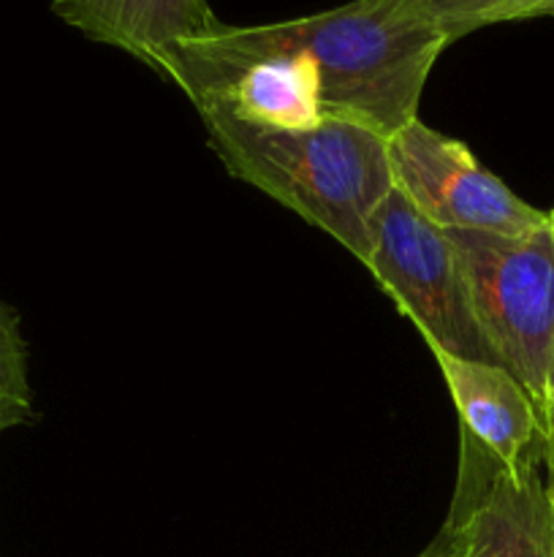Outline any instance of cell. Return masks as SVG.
Returning a JSON list of instances; mask_svg holds the SVG:
<instances>
[{
	"label": "cell",
	"mask_w": 554,
	"mask_h": 557,
	"mask_svg": "<svg viewBox=\"0 0 554 557\" xmlns=\"http://www.w3.org/2000/svg\"><path fill=\"white\" fill-rule=\"evenodd\" d=\"M228 174L272 196L364 264L380 205L394 190L389 139L367 125L326 120L304 131H261L201 112Z\"/></svg>",
	"instance_id": "1"
},
{
	"label": "cell",
	"mask_w": 554,
	"mask_h": 557,
	"mask_svg": "<svg viewBox=\"0 0 554 557\" xmlns=\"http://www.w3.org/2000/svg\"><path fill=\"white\" fill-rule=\"evenodd\" d=\"M494 364L527 389L541 435L554 422V237L449 232Z\"/></svg>",
	"instance_id": "2"
},
{
	"label": "cell",
	"mask_w": 554,
	"mask_h": 557,
	"mask_svg": "<svg viewBox=\"0 0 554 557\" xmlns=\"http://www.w3.org/2000/svg\"><path fill=\"white\" fill-rule=\"evenodd\" d=\"M364 267L416 324L429 351L494 364L478 330L459 250L445 228L429 223L396 188L375 215Z\"/></svg>",
	"instance_id": "3"
},
{
	"label": "cell",
	"mask_w": 554,
	"mask_h": 557,
	"mask_svg": "<svg viewBox=\"0 0 554 557\" xmlns=\"http://www.w3.org/2000/svg\"><path fill=\"white\" fill-rule=\"evenodd\" d=\"M394 188L445 232L525 237L549 226L546 212L514 194L459 139L411 120L389 136Z\"/></svg>",
	"instance_id": "4"
},
{
	"label": "cell",
	"mask_w": 554,
	"mask_h": 557,
	"mask_svg": "<svg viewBox=\"0 0 554 557\" xmlns=\"http://www.w3.org/2000/svg\"><path fill=\"white\" fill-rule=\"evenodd\" d=\"M454 557H554L552 511L538 457L508 471L462 441L449 520Z\"/></svg>",
	"instance_id": "5"
},
{
	"label": "cell",
	"mask_w": 554,
	"mask_h": 557,
	"mask_svg": "<svg viewBox=\"0 0 554 557\" xmlns=\"http://www.w3.org/2000/svg\"><path fill=\"white\" fill-rule=\"evenodd\" d=\"M432 354L459 417L462 441L508 471L530 462L532 449H541V419L525 386L500 364Z\"/></svg>",
	"instance_id": "6"
},
{
	"label": "cell",
	"mask_w": 554,
	"mask_h": 557,
	"mask_svg": "<svg viewBox=\"0 0 554 557\" xmlns=\"http://www.w3.org/2000/svg\"><path fill=\"white\" fill-rule=\"evenodd\" d=\"M52 11L90 41L123 49L158 76L185 41L223 25L210 0H52Z\"/></svg>",
	"instance_id": "7"
},
{
	"label": "cell",
	"mask_w": 554,
	"mask_h": 557,
	"mask_svg": "<svg viewBox=\"0 0 554 557\" xmlns=\"http://www.w3.org/2000/svg\"><path fill=\"white\" fill-rule=\"evenodd\" d=\"M400 3L443 33L449 44L500 22L554 16V0H400Z\"/></svg>",
	"instance_id": "8"
},
{
	"label": "cell",
	"mask_w": 554,
	"mask_h": 557,
	"mask_svg": "<svg viewBox=\"0 0 554 557\" xmlns=\"http://www.w3.org/2000/svg\"><path fill=\"white\" fill-rule=\"evenodd\" d=\"M33 417L27 348L14 310L0 302V433Z\"/></svg>",
	"instance_id": "9"
},
{
	"label": "cell",
	"mask_w": 554,
	"mask_h": 557,
	"mask_svg": "<svg viewBox=\"0 0 554 557\" xmlns=\"http://www.w3.org/2000/svg\"><path fill=\"white\" fill-rule=\"evenodd\" d=\"M416 557H454V539H451L449 528H440L438 536H435Z\"/></svg>",
	"instance_id": "10"
},
{
	"label": "cell",
	"mask_w": 554,
	"mask_h": 557,
	"mask_svg": "<svg viewBox=\"0 0 554 557\" xmlns=\"http://www.w3.org/2000/svg\"><path fill=\"white\" fill-rule=\"evenodd\" d=\"M541 460L546 462L549 479H554V422L541 435Z\"/></svg>",
	"instance_id": "11"
},
{
	"label": "cell",
	"mask_w": 554,
	"mask_h": 557,
	"mask_svg": "<svg viewBox=\"0 0 554 557\" xmlns=\"http://www.w3.org/2000/svg\"><path fill=\"white\" fill-rule=\"evenodd\" d=\"M546 493H549V511H552V536H554V479L546 482Z\"/></svg>",
	"instance_id": "12"
},
{
	"label": "cell",
	"mask_w": 554,
	"mask_h": 557,
	"mask_svg": "<svg viewBox=\"0 0 554 557\" xmlns=\"http://www.w3.org/2000/svg\"><path fill=\"white\" fill-rule=\"evenodd\" d=\"M546 218H549V232H552V237H554V210L546 212Z\"/></svg>",
	"instance_id": "13"
}]
</instances>
